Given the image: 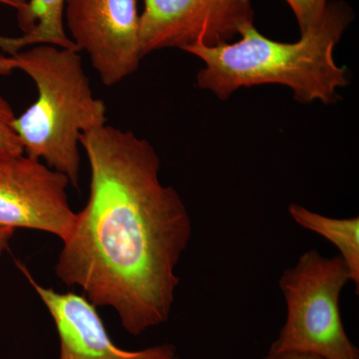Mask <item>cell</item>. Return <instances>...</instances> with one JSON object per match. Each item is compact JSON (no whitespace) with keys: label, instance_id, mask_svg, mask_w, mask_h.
Listing matches in <instances>:
<instances>
[{"label":"cell","instance_id":"1","mask_svg":"<svg viewBox=\"0 0 359 359\" xmlns=\"http://www.w3.org/2000/svg\"><path fill=\"white\" fill-rule=\"evenodd\" d=\"M80 145L91 172L89 198L55 273L140 337L171 316L192 221L179 193L161 182L159 155L147 140L106 124L82 135Z\"/></svg>","mask_w":359,"mask_h":359},{"label":"cell","instance_id":"2","mask_svg":"<svg viewBox=\"0 0 359 359\" xmlns=\"http://www.w3.org/2000/svg\"><path fill=\"white\" fill-rule=\"evenodd\" d=\"M353 18L347 4L334 1L327 4L320 25L294 43L273 41L249 23L233 43L195 45L185 51L205 63L198 86L219 99L242 87L280 84L299 103L332 104L339 100L337 89L349 83L348 71L337 65L334 51Z\"/></svg>","mask_w":359,"mask_h":359},{"label":"cell","instance_id":"3","mask_svg":"<svg viewBox=\"0 0 359 359\" xmlns=\"http://www.w3.org/2000/svg\"><path fill=\"white\" fill-rule=\"evenodd\" d=\"M20 70L36 85L37 100L14 127L25 154L61 172L78 188L82 135L107 124V107L94 97L79 52L55 45H33L0 54V75Z\"/></svg>","mask_w":359,"mask_h":359},{"label":"cell","instance_id":"4","mask_svg":"<svg viewBox=\"0 0 359 359\" xmlns=\"http://www.w3.org/2000/svg\"><path fill=\"white\" fill-rule=\"evenodd\" d=\"M351 273L341 257H325L316 250L302 254L285 269L280 289L287 302V320L269 351H302L330 359H359L347 337L339 299Z\"/></svg>","mask_w":359,"mask_h":359},{"label":"cell","instance_id":"5","mask_svg":"<svg viewBox=\"0 0 359 359\" xmlns=\"http://www.w3.org/2000/svg\"><path fill=\"white\" fill-rule=\"evenodd\" d=\"M65 25L107 87L137 70L142 59L137 0H66Z\"/></svg>","mask_w":359,"mask_h":359},{"label":"cell","instance_id":"6","mask_svg":"<svg viewBox=\"0 0 359 359\" xmlns=\"http://www.w3.org/2000/svg\"><path fill=\"white\" fill-rule=\"evenodd\" d=\"M139 41L142 57L165 48L228 43L252 23L250 0H144Z\"/></svg>","mask_w":359,"mask_h":359},{"label":"cell","instance_id":"7","mask_svg":"<svg viewBox=\"0 0 359 359\" xmlns=\"http://www.w3.org/2000/svg\"><path fill=\"white\" fill-rule=\"evenodd\" d=\"M69 185L66 175L25 153L0 155V226L46 231L65 242L76 219Z\"/></svg>","mask_w":359,"mask_h":359},{"label":"cell","instance_id":"8","mask_svg":"<svg viewBox=\"0 0 359 359\" xmlns=\"http://www.w3.org/2000/svg\"><path fill=\"white\" fill-rule=\"evenodd\" d=\"M18 268L50 314L57 330L59 359H177L176 347L158 344L140 351H126L111 339L97 306L84 295L58 292L40 285L21 263Z\"/></svg>","mask_w":359,"mask_h":359},{"label":"cell","instance_id":"9","mask_svg":"<svg viewBox=\"0 0 359 359\" xmlns=\"http://www.w3.org/2000/svg\"><path fill=\"white\" fill-rule=\"evenodd\" d=\"M66 0H28L18 11V21L23 34L20 37L0 36V48L6 54L16 53L25 47L49 44L62 48L77 47L66 34Z\"/></svg>","mask_w":359,"mask_h":359},{"label":"cell","instance_id":"10","mask_svg":"<svg viewBox=\"0 0 359 359\" xmlns=\"http://www.w3.org/2000/svg\"><path fill=\"white\" fill-rule=\"evenodd\" d=\"M289 212L292 219L306 230L327 238L339 250L351 282L359 289V218L334 219L323 216L302 207L292 204Z\"/></svg>","mask_w":359,"mask_h":359},{"label":"cell","instance_id":"11","mask_svg":"<svg viewBox=\"0 0 359 359\" xmlns=\"http://www.w3.org/2000/svg\"><path fill=\"white\" fill-rule=\"evenodd\" d=\"M16 116L8 101L0 95V155H18L25 153L14 123Z\"/></svg>","mask_w":359,"mask_h":359},{"label":"cell","instance_id":"12","mask_svg":"<svg viewBox=\"0 0 359 359\" xmlns=\"http://www.w3.org/2000/svg\"><path fill=\"white\" fill-rule=\"evenodd\" d=\"M287 2L294 11L302 35L320 25L328 4L327 0H287Z\"/></svg>","mask_w":359,"mask_h":359},{"label":"cell","instance_id":"13","mask_svg":"<svg viewBox=\"0 0 359 359\" xmlns=\"http://www.w3.org/2000/svg\"><path fill=\"white\" fill-rule=\"evenodd\" d=\"M264 359H330L318 354L302 353V351H280L273 353L269 351Z\"/></svg>","mask_w":359,"mask_h":359},{"label":"cell","instance_id":"14","mask_svg":"<svg viewBox=\"0 0 359 359\" xmlns=\"http://www.w3.org/2000/svg\"><path fill=\"white\" fill-rule=\"evenodd\" d=\"M15 230L11 228L0 226V256L8 250L9 243L13 240Z\"/></svg>","mask_w":359,"mask_h":359},{"label":"cell","instance_id":"15","mask_svg":"<svg viewBox=\"0 0 359 359\" xmlns=\"http://www.w3.org/2000/svg\"><path fill=\"white\" fill-rule=\"evenodd\" d=\"M27 2L28 0H0V4L13 7L16 11H20Z\"/></svg>","mask_w":359,"mask_h":359}]
</instances>
